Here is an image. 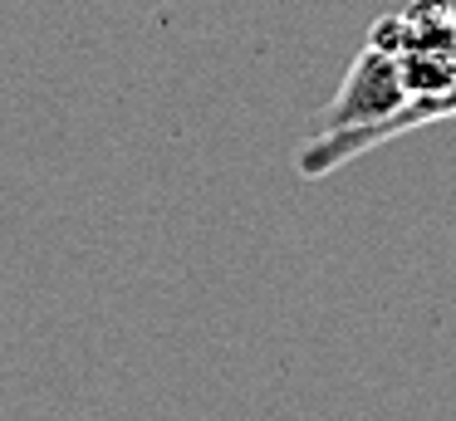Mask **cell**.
<instances>
[{
    "instance_id": "obj_1",
    "label": "cell",
    "mask_w": 456,
    "mask_h": 421,
    "mask_svg": "<svg viewBox=\"0 0 456 421\" xmlns=\"http://www.w3.org/2000/svg\"><path fill=\"white\" fill-rule=\"evenodd\" d=\"M373 45L397 59L407 103L436 98L456 78V5L452 0H407L373 25Z\"/></svg>"
},
{
    "instance_id": "obj_2",
    "label": "cell",
    "mask_w": 456,
    "mask_h": 421,
    "mask_svg": "<svg viewBox=\"0 0 456 421\" xmlns=\"http://www.w3.org/2000/svg\"><path fill=\"white\" fill-rule=\"evenodd\" d=\"M446 117H456V78L452 88H442L436 98H422V103H403L393 117H383V123L373 127H344V133H314L305 147H299V176H309V182H319V176L338 172V166H348L354 157L373 152V147L383 142H397L403 133H417V127H432V123H446Z\"/></svg>"
},
{
    "instance_id": "obj_3",
    "label": "cell",
    "mask_w": 456,
    "mask_h": 421,
    "mask_svg": "<svg viewBox=\"0 0 456 421\" xmlns=\"http://www.w3.org/2000/svg\"><path fill=\"white\" fill-rule=\"evenodd\" d=\"M403 103H407V88H403V74H397V59L387 54L383 45L368 39L354 54V64H348V74H344V84H338L319 133L373 127V123H383V117H393Z\"/></svg>"
}]
</instances>
